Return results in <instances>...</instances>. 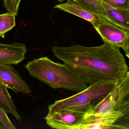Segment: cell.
Here are the masks:
<instances>
[{
    "label": "cell",
    "instance_id": "8992f818",
    "mask_svg": "<svg viewBox=\"0 0 129 129\" xmlns=\"http://www.w3.org/2000/svg\"><path fill=\"white\" fill-rule=\"evenodd\" d=\"M86 113L78 110L64 109L48 111L45 117L46 124L56 129H80Z\"/></svg>",
    "mask_w": 129,
    "mask_h": 129
},
{
    "label": "cell",
    "instance_id": "2e32d148",
    "mask_svg": "<svg viewBox=\"0 0 129 129\" xmlns=\"http://www.w3.org/2000/svg\"><path fill=\"white\" fill-rule=\"evenodd\" d=\"M7 114L0 107V129H15Z\"/></svg>",
    "mask_w": 129,
    "mask_h": 129
},
{
    "label": "cell",
    "instance_id": "277c9868",
    "mask_svg": "<svg viewBox=\"0 0 129 129\" xmlns=\"http://www.w3.org/2000/svg\"><path fill=\"white\" fill-rule=\"evenodd\" d=\"M115 112L129 113V72L100 102L86 112L85 117Z\"/></svg>",
    "mask_w": 129,
    "mask_h": 129
},
{
    "label": "cell",
    "instance_id": "5bb4252c",
    "mask_svg": "<svg viewBox=\"0 0 129 129\" xmlns=\"http://www.w3.org/2000/svg\"><path fill=\"white\" fill-rule=\"evenodd\" d=\"M15 16L9 12L0 15V37L4 38L5 34L15 26Z\"/></svg>",
    "mask_w": 129,
    "mask_h": 129
},
{
    "label": "cell",
    "instance_id": "9a60e30c",
    "mask_svg": "<svg viewBox=\"0 0 129 129\" xmlns=\"http://www.w3.org/2000/svg\"><path fill=\"white\" fill-rule=\"evenodd\" d=\"M22 0H4V6L8 12L18 15L19 5Z\"/></svg>",
    "mask_w": 129,
    "mask_h": 129
},
{
    "label": "cell",
    "instance_id": "3957f363",
    "mask_svg": "<svg viewBox=\"0 0 129 129\" xmlns=\"http://www.w3.org/2000/svg\"><path fill=\"white\" fill-rule=\"evenodd\" d=\"M117 83H102L90 85L75 95L55 101L49 106L48 111L70 109L86 113L100 102Z\"/></svg>",
    "mask_w": 129,
    "mask_h": 129
},
{
    "label": "cell",
    "instance_id": "5b68a950",
    "mask_svg": "<svg viewBox=\"0 0 129 129\" xmlns=\"http://www.w3.org/2000/svg\"><path fill=\"white\" fill-rule=\"evenodd\" d=\"M103 42L121 48L129 58V30L122 28L108 20L99 18L92 24Z\"/></svg>",
    "mask_w": 129,
    "mask_h": 129
},
{
    "label": "cell",
    "instance_id": "ba28073f",
    "mask_svg": "<svg viewBox=\"0 0 129 129\" xmlns=\"http://www.w3.org/2000/svg\"><path fill=\"white\" fill-rule=\"evenodd\" d=\"M0 82L16 93H31L29 85L12 65L0 64Z\"/></svg>",
    "mask_w": 129,
    "mask_h": 129
},
{
    "label": "cell",
    "instance_id": "30bf717a",
    "mask_svg": "<svg viewBox=\"0 0 129 129\" xmlns=\"http://www.w3.org/2000/svg\"><path fill=\"white\" fill-rule=\"evenodd\" d=\"M102 1L105 10V19L113 24L129 30V9L113 8Z\"/></svg>",
    "mask_w": 129,
    "mask_h": 129
},
{
    "label": "cell",
    "instance_id": "8fae6325",
    "mask_svg": "<svg viewBox=\"0 0 129 129\" xmlns=\"http://www.w3.org/2000/svg\"><path fill=\"white\" fill-rule=\"evenodd\" d=\"M54 9H58L74 15L90 22L92 25L99 17L85 9L74 0H67L64 3L56 5Z\"/></svg>",
    "mask_w": 129,
    "mask_h": 129
},
{
    "label": "cell",
    "instance_id": "7c38bea8",
    "mask_svg": "<svg viewBox=\"0 0 129 129\" xmlns=\"http://www.w3.org/2000/svg\"><path fill=\"white\" fill-rule=\"evenodd\" d=\"M8 88L0 82V107L8 114L14 115L20 122L22 118L18 113L12 99L8 91Z\"/></svg>",
    "mask_w": 129,
    "mask_h": 129
},
{
    "label": "cell",
    "instance_id": "7a4b0ae2",
    "mask_svg": "<svg viewBox=\"0 0 129 129\" xmlns=\"http://www.w3.org/2000/svg\"><path fill=\"white\" fill-rule=\"evenodd\" d=\"M25 67L30 76L53 89L78 92L89 86L67 65L55 62L47 57L34 59Z\"/></svg>",
    "mask_w": 129,
    "mask_h": 129
},
{
    "label": "cell",
    "instance_id": "ac0fdd59",
    "mask_svg": "<svg viewBox=\"0 0 129 129\" xmlns=\"http://www.w3.org/2000/svg\"><path fill=\"white\" fill-rule=\"evenodd\" d=\"M57 1H58L59 2H62V1H65V0H57Z\"/></svg>",
    "mask_w": 129,
    "mask_h": 129
},
{
    "label": "cell",
    "instance_id": "9c48e42d",
    "mask_svg": "<svg viewBox=\"0 0 129 129\" xmlns=\"http://www.w3.org/2000/svg\"><path fill=\"white\" fill-rule=\"evenodd\" d=\"M27 52L25 44L0 43V64H18L25 59Z\"/></svg>",
    "mask_w": 129,
    "mask_h": 129
},
{
    "label": "cell",
    "instance_id": "52a82bcc",
    "mask_svg": "<svg viewBox=\"0 0 129 129\" xmlns=\"http://www.w3.org/2000/svg\"><path fill=\"white\" fill-rule=\"evenodd\" d=\"M129 113L115 112L85 117L80 129H129Z\"/></svg>",
    "mask_w": 129,
    "mask_h": 129
},
{
    "label": "cell",
    "instance_id": "4fadbf2b",
    "mask_svg": "<svg viewBox=\"0 0 129 129\" xmlns=\"http://www.w3.org/2000/svg\"><path fill=\"white\" fill-rule=\"evenodd\" d=\"M85 9L99 18L105 19V10L101 0H74Z\"/></svg>",
    "mask_w": 129,
    "mask_h": 129
},
{
    "label": "cell",
    "instance_id": "e0dca14e",
    "mask_svg": "<svg viewBox=\"0 0 129 129\" xmlns=\"http://www.w3.org/2000/svg\"><path fill=\"white\" fill-rule=\"evenodd\" d=\"M101 1L116 9H129V0H101Z\"/></svg>",
    "mask_w": 129,
    "mask_h": 129
},
{
    "label": "cell",
    "instance_id": "6da1fadb",
    "mask_svg": "<svg viewBox=\"0 0 129 129\" xmlns=\"http://www.w3.org/2000/svg\"><path fill=\"white\" fill-rule=\"evenodd\" d=\"M52 50L56 58L88 85L119 83L129 72L128 65L120 49L105 42L94 47L79 44L55 46Z\"/></svg>",
    "mask_w": 129,
    "mask_h": 129
}]
</instances>
